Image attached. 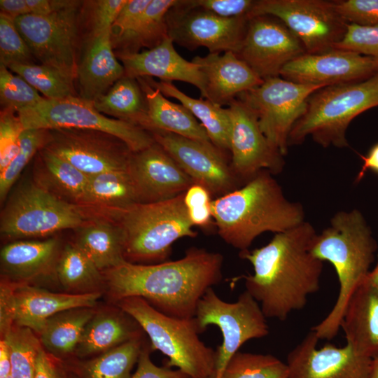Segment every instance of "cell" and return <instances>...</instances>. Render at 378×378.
Here are the masks:
<instances>
[{
	"label": "cell",
	"mask_w": 378,
	"mask_h": 378,
	"mask_svg": "<svg viewBox=\"0 0 378 378\" xmlns=\"http://www.w3.org/2000/svg\"><path fill=\"white\" fill-rule=\"evenodd\" d=\"M316 235L312 224L304 221L274 234L260 248L240 251L239 256L253 267V274L241 276L246 290L259 303L266 318L286 320L319 290L323 261L311 252Z\"/></svg>",
	"instance_id": "cell-1"
},
{
	"label": "cell",
	"mask_w": 378,
	"mask_h": 378,
	"mask_svg": "<svg viewBox=\"0 0 378 378\" xmlns=\"http://www.w3.org/2000/svg\"><path fill=\"white\" fill-rule=\"evenodd\" d=\"M223 256L191 247L176 260L155 264L129 261L105 270L111 296L144 299L159 312L175 318H190L197 304L222 279Z\"/></svg>",
	"instance_id": "cell-2"
},
{
	"label": "cell",
	"mask_w": 378,
	"mask_h": 378,
	"mask_svg": "<svg viewBox=\"0 0 378 378\" xmlns=\"http://www.w3.org/2000/svg\"><path fill=\"white\" fill-rule=\"evenodd\" d=\"M211 211L218 235L240 251L265 232H282L304 221L302 204L289 201L267 170L213 200Z\"/></svg>",
	"instance_id": "cell-3"
},
{
	"label": "cell",
	"mask_w": 378,
	"mask_h": 378,
	"mask_svg": "<svg viewBox=\"0 0 378 378\" xmlns=\"http://www.w3.org/2000/svg\"><path fill=\"white\" fill-rule=\"evenodd\" d=\"M377 248L372 231L357 209L337 212L330 225L315 236L311 252L316 258L333 265L340 285L332 309L312 330L318 340L336 336L348 300L370 273Z\"/></svg>",
	"instance_id": "cell-4"
},
{
	"label": "cell",
	"mask_w": 378,
	"mask_h": 378,
	"mask_svg": "<svg viewBox=\"0 0 378 378\" xmlns=\"http://www.w3.org/2000/svg\"><path fill=\"white\" fill-rule=\"evenodd\" d=\"M183 197L136 203L111 214L121 230L127 261H168L176 241L197 236Z\"/></svg>",
	"instance_id": "cell-5"
},
{
	"label": "cell",
	"mask_w": 378,
	"mask_h": 378,
	"mask_svg": "<svg viewBox=\"0 0 378 378\" xmlns=\"http://www.w3.org/2000/svg\"><path fill=\"white\" fill-rule=\"evenodd\" d=\"M377 106L378 72L363 80L324 87L309 97L304 114L290 131L288 146L309 136L324 148L347 147L351 122Z\"/></svg>",
	"instance_id": "cell-6"
},
{
	"label": "cell",
	"mask_w": 378,
	"mask_h": 378,
	"mask_svg": "<svg viewBox=\"0 0 378 378\" xmlns=\"http://www.w3.org/2000/svg\"><path fill=\"white\" fill-rule=\"evenodd\" d=\"M116 302L148 335L150 349L160 351L169 358L167 367H176L190 378H214L216 353L200 339L194 317L167 316L139 297Z\"/></svg>",
	"instance_id": "cell-7"
},
{
	"label": "cell",
	"mask_w": 378,
	"mask_h": 378,
	"mask_svg": "<svg viewBox=\"0 0 378 378\" xmlns=\"http://www.w3.org/2000/svg\"><path fill=\"white\" fill-rule=\"evenodd\" d=\"M83 207L66 202L34 180L15 189L1 210L0 232L10 239L43 237L79 228L88 221Z\"/></svg>",
	"instance_id": "cell-8"
},
{
	"label": "cell",
	"mask_w": 378,
	"mask_h": 378,
	"mask_svg": "<svg viewBox=\"0 0 378 378\" xmlns=\"http://www.w3.org/2000/svg\"><path fill=\"white\" fill-rule=\"evenodd\" d=\"M24 129H78L110 134L122 141L134 153L155 143L144 129L99 112L92 102L80 97L58 99L43 98L32 107L17 113Z\"/></svg>",
	"instance_id": "cell-9"
},
{
	"label": "cell",
	"mask_w": 378,
	"mask_h": 378,
	"mask_svg": "<svg viewBox=\"0 0 378 378\" xmlns=\"http://www.w3.org/2000/svg\"><path fill=\"white\" fill-rule=\"evenodd\" d=\"M194 318L200 333L209 326H217L222 333L223 342L216 350L214 378H220L229 360L245 342L269 334L266 316L246 290L235 302H228L213 287L209 288L197 304Z\"/></svg>",
	"instance_id": "cell-10"
},
{
	"label": "cell",
	"mask_w": 378,
	"mask_h": 378,
	"mask_svg": "<svg viewBox=\"0 0 378 378\" xmlns=\"http://www.w3.org/2000/svg\"><path fill=\"white\" fill-rule=\"evenodd\" d=\"M323 88L277 76L264 80L260 85L239 94L236 99L255 114L267 139L284 156L288 153L290 131L304 114L309 97Z\"/></svg>",
	"instance_id": "cell-11"
},
{
	"label": "cell",
	"mask_w": 378,
	"mask_h": 378,
	"mask_svg": "<svg viewBox=\"0 0 378 378\" xmlns=\"http://www.w3.org/2000/svg\"><path fill=\"white\" fill-rule=\"evenodd\" d=\"M257 15L281 21L308 53L332 49L343 38L348 24L336 10L334 1L323 0L255 1L248 18Z\"/></svg>",
	"instance_id": "cell-12"
},
{
	"label": "cell",
	"mask_w": 378,
	"mask_h": 378,
	"mask_svg": "<svg viewBox=\"0 0 378 378\" xmlns=\"http://www.w3.org/2000/svg\"><path fill=\"white\" fill-rule=\"evenodd\" d=\"M80 1L48 15L27 14L15 20V26L33 57L41 64L77 78L76 47Z\"/></svg>",
	"instance_id": "cell-13"
},
{
	"label": "cell",
	"mask_w": 378,
	"mask_h": 378,
	"mask_svg": "<svg viewBox=\"0 0 378 378\" xmlns=\"http://www.w3.org/2000/svg\"><path fill=\"white\" fill-rule=\"evenodd\" d=\"M249 18H226L177 0L167 15L168 35L186 48H206L209 53H237L243 41Z\"/></svg>",
	"instance_id": "cell-14"
},
{
	"label": "cell",
	"mask_w": 378,
	"mask_h": 378,
	"mask_svg": "<svg viewBox=\"0 0 378 378\" xmlns=\"http://www.w3.org/2000/svg\"><path fill=\"white\" fill-rule=\"evenodd\" d=\"M50 131V139L45 148L89 176L130 169L134 152L110 134L78 129Z\"/></svg>",
	"instance_id": "cell-15"
},
{
	"label": "cell",
	"mask_w": 378,
	"mask_h": 378,
	"mask_svg": "<svg viewBox=\"0 0 378 378\" xmlns=\"http://www.w3.org/2000/svg\"><path fill=\"white\" fill-rule=\"evenodd\" d=\"M305 52L300 39L281 21L257 15L249 18L236 55L264 80L280 76L285 65Z\"/></svg>",
	"instance_id": "cell-16"
},
{
	"label": "cell",
	"mask_w": 378,
	"mask_h": 378,
	"mask_svg": "<svg viewBox=\"0 0 378 378\" xmlns=\"http://www.w3.org/2000/svg\"><path fill=\"white\" fill-rule=\"evenodd\" d=\"M227 109L230 167L236 176L246 183L262 170L280 173L285 165L284 155L267 139L255 114L237 99Z\"/></svg>",
	"instance_id": "cell-17"
},
{
	"label": "cell",
	"mask_w": 378,
	"mask_h": 378,
	"mask_svg": "<svg viewBox=\"0 0 378 378\" xmlns=\"http://www.w3.org/2000/svg\"><path fill=\"white\" fill-rule=\"evenodd\" d=\"M160 145L193 180L206 187L211 195H223L241 182L234 174L224 152L213 144L186 138L171 132H149Z\"/></svg>",
	"instance_id": "cell-18"
},
{
	"label": "cell",
	"mask_w": 378,
	"mask_h": 378,
	"mask_svg": "<svg viewBox=\"0 0 378 378\" xmlns=\"http://www.w3.org/2000/svg\"><path fill=\"white\" fill-rule=\"evenodd\" d=\"M377 72L378 63L373 58L331 49L300 55L283 67L280 76L300 84L327 87L363 80Z\"/></svg>",
	"instance_id": "cell-19"
},
{
	"label": "cell",
	"mask_w": 378,
	"mask_h": 378,
	"mask_svg": "<svg viewBox=\"0 0 378 378\" xmlns=\"http://www.w3.org/2000/svg\"><path fill=\"white\" fill-rule=\"evenodd\" d=\"M318 338L312 330L289 354V378H369L372 358L349 344L317 349Z\"/></svg>",
	"instance_id": "cell-20"
},
{
	"label": "cell",
	"mask_w": 378,
	"mask_h": 378,
	"mask_svg": "<svg viewBox=\"0 0 378 378\" xmlns=\"http://www.w3.org/2000/svg\"><path fill=\"white\" fill-rule=\"evenodd\" d=\"M130 172L141 203L164 201L184 193L195 182L157 143L134 153Z\"/></svg>",
	"instance_id": "cell-21"
},
{
	"label": "cell",
	"mask_w": 378,
	"mask_h": 378,
	"mask_svg": "<svg viewBox=\"0 0 378 378\" xmlns=\"http://www.w3.org/2000/svg\"><path fill=\"white\" fill-rule=\"evenodd\" d=\"M121 62L125 76L156 77L160 80H178L195 85L205 97L204 76L199 66L182 57L169 36L153 48L138 52H115Z\"/></svg>",
	"instance_id": "cell-22"
},
{
	"label": "cell",
	"mask_w": 378,
	"mask_h": 378,
	"mask_svg": "<svg viewBox=\"0 0 378 378\" xmlns=\"http://www.w3.org/2000/svg\"><path fill=\"white\" fill-rule=\"evenodd\" d=\"M99 297L96 291L60 293L25 284L15 285L14 323L39 334L54 315L73 309L93 307Z\"/></svg>",
	"instance_id": "cell-23"
},
{
	"label": "cell",
	"mask_w": 378,
	"mask_h": 378,
	"mask_svg": "<svg viewBox=\"0 0 378 378\" xmlns=\"http://www.w3.org/2000/svg\"><path fill=\"white\" fill-rule=\"evenodd\" d=\"M192 61L199 66L204 76V98L222 106L229 105L239 94L263 82L233 52L209 53L204 57L196 56Z\"/></svg>",
	"instance_id": "cell-24"
},
{
	"label": "cell",
	"mask_w": 378,
	"mask_h": 378,
	"mask_svg": "<svg viewBox=\"0 0 378 378\" xmlns=\"http://www.w3.org/2000/svg\"><path fill=\"white\" fill-rule=\"evenodd\" d=\"M340 327L356 351L370 358L378 354V289L368 276L349 299Z\"/></svg>",
	"instance_id": "cell-25"
},
{
	"label": "cell",
	"mask_w": 378,
	"mask_h": 378,
	"mask_svg": "<svg viewBox=\"0 0 378 378\" xmlns=\"http://www.w3.org/2000/svg\"><path fill=\"white\" fill-rule=\"evenodd\" d=\"M125 76L113 48L111 30L92 35L78 67L80 97L93 102Z\"/></svg>",
	"instance_id": "cell-26"
},
{
	"label": "cell",
	"mask_w": 378,
	"mask_h": 378,
	"mask_svg": "<svg viewBox=\"0 0 378 378\" xmlns=\"http://www.w3.org/2000/svg\"><path fill=\"white\" fill-rule=\"evenodd\" d=\"M59 254V241L55 237L18 240L1 248V268L13 283L31 281L52 271L55 272Z\"/></svg>",
	"instance_id": "cell-27"
},
{
	"label": "cell",
	"mask_w": 378,
	"mask_h": 378,
	"mask_svg": "<svg viewBox=\"0 0 378 378\" xmlns=\"http://www.w3.org/2000/svg\"><path fill=\"white\" fill-rule=\"evenodd\" d=\"M139 83L148 104V119L145 130L171 132L186 138L212 144L197 119L182 104L172 102L158 89L150 85L144 78Z\"/></svg>",
	"instance_id": "cell-28"
},
{
	"label": "cell",
	"mask_w": 378,
	"mask_h": 378,
	"mask_svg": "<svg viewBox=\"0 0 378 378\" xmlns=\"http://www.w3.org/2000/svg\"><path fill=\"white\" fill-rule=\"evenodd\" d=\"M38 154L34 180L62 200L80 206L90 176L45 148Z\"/></svg>",
	"instance_id": "cell-29"
},
{
	"label": "cell",
	"mask_w": 378,
	"mask_h": 378,
	"mask_svg": "<svg viewBox=\"0 0 378 378\" xmlns=\"http://www.w3.org/2000/svg\"><path fill=\"white\" fill-rule=\"evenodd\" d=\"M141 78L166 97L177 99L200 121L216 148L223 152L229 150L230 120L227 108H225L206 99L188 96L171 81H156L150 77Z\"/></svg>",
	"instance_id": "cell-30"
},
{
	"label": "cell",
	"mask_w": 378,
	"mask_h": 378,
	"mask_svg": "<svg viewBox=\"0 0 378 378\" xmlns=\"http://www.w3.org/2000/svg\"><path fill=\"white\" fill-rule=\"evenodd\" d=\"M140 330L136 321L122 310L94 314L83 331L77 346L78 353L88 356L105 352L141 336Z\"/></svg>",
	"instance_id": "cell-31"
},
{
	"label": "cell",
	"mask_w": 378,
	"mask_h": 378,
	"mask_svg": "<svg viewBox=\"0 0 378 378\" xmlns=\"http://www.w3.org/2000/svg\"><path fill=\"white\" fill-rule=\"evenodd\" d=\"M75 244L101 271L126 261L122 234L115 223L88 220L79 227Z\"/></svg>",
	"instance_id": "cell-32"
},
{
	"label": "cell",
	"mask_w": 378,
	"mask_h": 378,
	"mask_svg": "<svg viewBox=\"0 0 378 378\" xmlns=\"http://www.w3.org/2000/svg\"><path fill=\"white\" fill-rule=\"evenodd\" d=\"M136 203L141 202L129 169L90 176L80 206L107 209L111 214Z\"/></svg>",
	"instance_id": "cell-33"
},
{
	"label": "cell",
	"mask_w": 378,
	"mask_h": 378,
	"mask_svg": "<svg viewBox=\"0 0 378 378\" xmlns=\"http://www.w3.org/2000/svg\"><path fill=\"white\" fill-rule=\"evenodd\" d=\"M92 104L99 112L106 116L146 128L148 104L136 78L123 76Z\"/></svg>",
	"instance_id": "cell-34"
},
{
	"label": "cell",
	"mask_w": 378,
	"mask_h": 378,
	"mask_svg": "<svg viewBox=\"0 0 378 378\" xmlns=\"http://www.w3.org/2000/svg\"><path fill=\"white\" fill-rule=\"evenodd\" d=\"M94 315L92 307L73 309L50 318L39 332L41 344L57 355L71 353L77 348L83 331Z\"/></svg>",
	"instance_id": "cell-35"
},
{
	"label": "cell",
	"mask_w": 378,
	"mask_h": 378,
	"mask_svg": "<svg viewBox=\"0 0 378 378\" xmlns=\"http://www.w3.org/2000/svg\"><path fill=\"white\" fill-rule=\"evenodd\" d=\"M176 0H151L131 33L114 48L115 52H138L153 48L169 37L167 15Z\"/></svg>",
	"instance_id": "cell-36"
},
{
	"label": "cell",
	"mask_w": 378,
	"mask_h": 378,
	"mask_svg": "<svg viewBox=\"0 0 378 378\" xmlns=\"http://www.w3.org/2000/svg\"><path fill=\"white\" fill-rule=\"evenodd\" d=\"M55 274L68 290L92 289L102 279L101 270L75 243L67 244L60 252Z\"/></svg>",
	"instance_id": "cell-37"
},
{
	"label": "cell",
	"mask_w": 378,
	"mask_h": 378,
	"mask_svg": "<svg viewBox=\"0 0 378 378\" xmlns=\"http://www.w3.org/2000/svg\"><path fill=\"white\" fill-rule=\"evenodd\" d=\"M142 346L139 336L103 352L84 365L85 377L131 378V370L137 363Z\"/></svg>",
	"instance_id": "cell-38"
},
{
	"label": "cell",
	"mask_w": 378,
	"mask_h": 378,
	"mask_svg": "<svg viewBox=\"0 0 378 378\" xmlns=\"http://www.w3.org/2000/svg\"><path fill=\"white\" fill-rule=\"evenodd\" d=\"M220 378H289V371L286 363L272 355L238 351Z\"/></svg>",
	"instance_id": "cell-39"
},
{
	"label": "cell",
	"mask_w": 378,
	"mask_h": 378,
	"mask_svg": "<svg viewBox=\"0 0 378 378\" xmlns=\"http://www.w3.org/2000/svg\"><path fill=\"white\" fill-rule=\"evenodd\" d=\"M48 99L76 96L73 79L43 64H14L9 68Z\"/></svg>",
	"instance_id": "cell-40"
},
{
	"label": "cell",
	"mask_w": 378,
	"mask_h": 378,
	"mask_svg": "<svg viewBox=\"0 0 378 378\" xmlns=\"http://www.w3.org/2000/svg\"><path fill=\"white\" fill-rule=\"evenodd\" d=\"M2 338L9 348L13 378H34L36 357L42 346L34 332L14 325Z\"/></svg>",
	"instance_id": "cell-41"
},
{
	"label": "cell",
	"mask_w": 378,
	"mask_h": 378,
	"mask_svg": "<svg viewBox=\"0 0 378 378\" xmlns=\"http://www.w3.org/2000/svg\"><path fill=\"white\" fill-rule=\"evenodd\" d=\"M50 139L46 129H24L20 136V150L8 167L0 172V200L4 202L14 183L32 158L44 148Z\"/></svg>",
	"instance_id": "cell-42"
},
{
	"label": "cell",
	"mask_w": 378,
	"mask_h": 378,
	"mask_svg": "<svg viewBox=\"0 0 378 378\" xmlns=\"http://www.w3.org/2000/svg\"><path fill=\"white\" fill-rule=\"evenodd\" d=\"M44 97L20 76L0 64L1 110L18 113L32 107Z\"/></svg>",
	"instance_id": "cell-43"
},
{
	"label": "cell",
	"mask_w": 378,
	"mask_h": 378,
	"mask_svg": "<svg viewBox=\"0 0 378 378\" xmlns=\"http://www.w3.org/2000/svg\"><path fill=\"white\" fill-rule=\"evenodd\" d=\"M33 55L19 33L15 20L0 13V64H32Z\"/></svg>",
	"instance_id": "cell-44"
},
{
	"label": "cell",
	"mask_w": 378,
	"mask_h": 378,
	"mask_svg": "<svg viewBox=\"0 0 378 378\" xmlns=\"http://www.w3.org/2000/svg\"><path fill=\"white\" fill-rule=\"evenodd\" d=\"M332 49L356 52L370 57L378 63V25L348 23L343 38L334 45Z\"/></svg>",
	"instance_id": "cell-45"
},
{
	"label": "cell",
	"mask_w": 378,
	"mask_h": 378,
	"mask_svg": "<svg viewBox=\"0 0 378 378\" xmlns=\"http://www.w3.org/2000/svg\"><path fill=\"white\" fill-rule=\"evenodd\" d=\"M24 130L17 113L1 110L0 172L8 167L18 153L20 136Z\"/></svg>",
	"instance_id": "cell-46"
},
{
	"label": "cell",
	"mask_w": 378,
	"mask_h": 378,
	"mask_svg": "<svg viewBox=\"0 0 378 378\" xmlns=\"http://www.w3.org/2000/svg\"><path fill=\"white\" fill-rule=\"evenodd\" d=\"M211 195L206 187L197 183L184 192V204L193 226L206 228L212 223Z\"/></svg>",
	"instance_id": "cell-47"
},
{
	"label": "cell",
	"mask_w": 378,
	"mask_h": 378,
	"mask_svg": "<svg viewBox=\"0 0 378 378\" xmlns=\"http://www.w3.org/2000/svg\"><path fill=\"white\" fill-rule=\"evenodd\" d=\"M334 3L336 10L347 23L378 25V0H343Z\"/></svg>",
	"instance_id": "cell-48"
},
{
	"label": "cell",
	"mask_w": 378,
	"mask_h": 378,
	"mask_svg": "<svg viewBox=\"0 0 378 378\" xmlns=\"http://www.w3.org/2000/svg\"><path fill=\"white\" fill-rule=\"evenodd\" d=\"M151 0H127L111 29L114 48L133 30Z\"/></svg>",
	"instance_id": "cell-49"
},
{
	"label": "cell",
	"mask_w": 378,
	"mask_h": 378,
	"mask_svg": "<svg viewBox=\"0 0 378 378\" xmlns=\"http://www.w3.org/2000/svg\"><path fill=\"white\" fill-rule=\"evenodd\" d=\"M182 3L190 8H200L220 17L230 18L248 16L255 1L252 0H183Z\"/></svg>",
	"instance_id": "cell-50"
},
{
	"label": "cell",
	"mask_w": 378,
	"mask_h": 378,
	"mask_svg": "<svg viewBox=\"0 0 378 378\" xmlns=\"http://www.w3.org/2000/svg\"><path fill=\"white\" fill-rule=\"evenodd\" d=\"M127 1H96L92 13V35L111 30L113 22Z\"/></svg>",
	"instance_id": "cell-51"
},
{
	"label": "cell",
	"mask_w": 378,
	"mask_h": 378,
	"mask_svg": "<svg viewBox=\"0 0 378 378\" xmlns=\"http://www.w3.org/2000/svg\"><path fill=\"white\" fill-rule=\"evenodd\" d=\"M137 368L131 378H190L179 369L159 367L150 359L148 347L142 346L138 360Z\"/></svg>",
	"instance_id": "cell-52"
},
{
	"label": "cell",
	"mask_w": 378,
	"mask_h": 378,
	"mask_svg": "<svg viewBox=\"0 0 378 378\" xmlns=\"http://www.w3.org/2000/svg\"><path fill=\"white\" fill-rule=\"evenodd\" d=\"M15 284L2 281L0 288V331L1 338L4 337L14 323V294Z\"/></svg>",
	"instance_id": "cell-53"
},
{
	"label": "cell",
	"mask_w": 378,
	"mask_h": 378,
	"mask_svg": "<svg viewBox=\"0 0 378 378\" xmlns=\"http://www.w3.org/2000/svg\"><path fill=\"white\" fill-rule=\"evenodd\" d=\"M29 14L48 15L75 4V0H26Z\"/></svg>",
	"instance_id": "cell-54"
},
{
	"label": "cell",
	"mask_w": 378,
	"mask_h": 378,
	"mask_svg": "<svg viewBox=\"0 0 378 378\" xmlns=\"http://www.w3.org/2000/svg\"><path fill=\"white\" fill-rule=\"evenodd\" d=\"M34 378H59L51 360L42 346L36 357Z\"/></svg>",
	"instance_id": "cell-55"
},
{
	"label": "cell",
	"mask_w": 378,
	"mask_h": 378,
	"mask_svg": "<svg viewBox=\"0 0 378 378\" xmlns=\"http://www.w3.org/2000/svg\"><path fill=\"white\" fill-rule=\"evenodd\" d=\"M363 164L360 170L356 177V183H358L368 171L378 174V143L373 145L365 155H359Z\"/></svg>",
	"instance_id": "cell-56"
},
{
	"label": "cell",
	"mask_w": 378,
	"mask_h": 378,
	"mask_svg": "<svg viewBox=\"0 0 378 378\" xmlns=\"http://www.w3.org/2000/svg\"><path fill=\"white\" fill-rule=\"evenodd\" d=\"M0 10L1 13L14 20L29 14L26 0H1Z\"/></svg>",
	"instance_id": "cell-57"
},
{
	"label": "cell",
	"mask_w": 378,
	"mask_h": 378,
	"mask_svg": "<svg viewBox=\"0 0 378 378\" xmlns=\"http://www.w3.org/2000/svg\"><path fill=\"white\" fill-rule=\"evenodd\" d=\"M0 378H13L9 348L4 338L0 341Z\"/></svg>",
	"instance_id": "cell-58"
},
{
	"label": "cell",
	"mask_w": 378,
	"mask_h": 378,
	"mask_svg": "<svg viewBox=\"0 0 378 378\" xmlns=\"http://www.w3.org/2000/svg\"><path fill=\"white\" fill-rule=\"evenodd\" d=\"M369 378H378V354L372 358Z\"/></svg>",
	"instance_id": "cell-59"
},
{
	"label": "cell",
	"mask_w": 378,
	"mask_h": 378,
	"mask_svg": "<svg viewBox=\"0 0 378 378\" xmlns=\"http://www.w3.org/2000/svg\"><path fill=\"white\" fill-rule=\"evenodd\" d=\"M370 282L378 289V274L372 273L371 271L368 275Z\"/></svg>",
	"instance_id": "cell-60"
},
{
	"label": "cell",
	"mask_w": 378,
	"mask_h": 378,
	"mask_svg": "<svg viewBox=\"0 0 378 378\" xmlns=\"http://www.w3.org/2000/svg\"><path fill=\"white\" fill-rule=\"evenodd\" d=\"M371 272H372V273H374V274H378V254H377V264H376L374 268L372 270H371Z\"/></svg>",
	"instance_id": "cell-61"
}]
</instances>
